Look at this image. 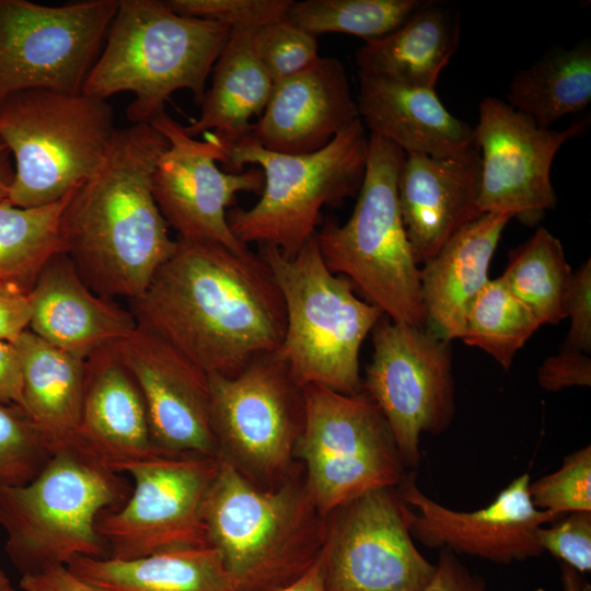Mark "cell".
<instances>
[{
	"label": "cell",
	"mask_w": 591,
	"mask_h": 591,
	"mask_svg": "<svg viewBox=\"0 0 591 591\" xmlns=\"http://www.w3.org/2000/svg\"><path fill=\"white\" fill-rule=\"evenodd\" d=\"M131 302L138 325L208 374L232 376L280 348L286 309L264 259L220 244L178 237L146 292Z\"/></svg>",
	"instance_id": "1"
},
{
	"label": "cell",
	"mask_w": 591,
	"mask_h": 591,
	"mask_svg": "<svg viewBox=\"0 0 591 591\" xmlns=\"http://www.w3.org/2000/svg\"><path fill=\"white\" fill-rule=\"evenodd\" d=\"M167 146L148 123L117 129L103 161L63 210V253L102 297L139 299L175 251L152 192Z\"/></svg>",
	"instance_id": "2"
},
{
	"label": "cell",
	"mask_w": 591,
	"mask_h": 591,
	"mask_svg": "<svg viewBox=\"0 0 591 591\" xmlns=\"http://www.w3.org/2000/svg\"><path fill=\"white\" fill-rule=\"evenodd\" d=\"M204 519L236 591H277L313 566L324 548L325 518L305 482L260 488L219 456Z\"/></svg>",
	"instance_id": "3"
},
{
	"label": "cell",
	"mask_w": 591,
	"mask_h": 591,
	"mask_svg": "<svg viewBox=\"0 0 591 591\" xmlns=\"http://www.w3.org/2000/svg\"><path fill=\"white\" fill-rule=\"evenodd\" d=\"M230 32L225 25L181 15L166 1L119 0L82 92L104 100L132 93L126 111L131 124H149L181 89L201 104Z\"/></svg>",
	"instance_id": "4"
},
{
	"label": "cell",
	"mask_w": 591,
	"mask_h": 591,
	"mask_svg": "<svg viewBox=\"0 0 591 591\" xmlns=\"http://www.w3.org/2000/svg\"><path fill=\"white\" fill-rule=\"evenodd\" d=\"M130 491L120 473L92 454L73 443L60 447L32 480L0 487L4 552L22 576L77 556L107 557L96 520Z\"/></svg>",
	"instance_id": "5"
},
{
	"label": "cell",
	"mask_w": 591,
	"mask_h": 591,
	"mask_svg": "<svg viewBox=\"0 0 591 591\" xmlns=\"http://www.w3.org/2000/svg\"><path fill=\"white\" fill-rule=\"evenodd\" d=\"M405 152L370 134L363 181L350 218L327 216L316 232L321 256L335 275L390 320L426 326L420 268L402 221L397 183Z\"/></svg>",
	"instance_id": "6"
},
{
	"label": "cell",
	"mask_w": 591,
	"mask_h": 591,
	"mask_svg": "<svg viewBox=\"0 0 591 591\" xmlns=\"http://www.w3.org/2000/svg\"><path fill=\"white\" fill-rule=\"evenodd\" d=\"M368 139L358 118L312 153L273 152L252 135L232 146L222 163L225 172L239 173L245 164H257L264 175L260 198L252 208L228 210L232 233L245 245L269 244L286 257L296 256L316 234L324 206L357 197L366 172Z\"/></svg>",
	"instance_id": "7"
},
{
	"label": "cell",
	"mask_w": 591,
	"mask_h": 591,
	"mask_svg": "<svg viewBox=\"0 0 591 591\" xmlns=\"http://www.w3.org/2000/svg\"><path fill=\"white\" fill-rule=\"evenodd\" d=\"M286 309L278 349L299 385L317 384L347 395L362 391L360 349L384 315L352 283L326 267L315 235L293 257L258 245Z\"/></svg>",
	"instance_id": "8"
},
{
	"label": "cell",
	"mask_w": 591,
	"mask_h": 591,
	"mask_svg": "<svg viewBox=\"0 0 591 591\" xmlns=\"http://www.w3.org/2000/svg\"><path fill=\"white\" fill-rule=\"evenodd\" d=\"M117 128L106 100L34 89L0 103V138L14 164L7 200L16 207L55 204L103 161Z\"/></svg>",
	"instance_id": "9"
},
{
	"label": "cell",
	"mask_w": 591,
	"mask_h": 591,
	"mask_svg": "<svg viewBox=\"0 0 591 591\" xmlns=\"http://www.w3.org/2000/svg\"><path fill=\"white\" fill-rule=\"evenodd\" d=\"M304 422L294 447L306 467L305 485L322 517L355 498L397 487L404 465L380 408L361 391L302 386Z\"/></svg>",
	"instance_id": "10"
},
{
	"label": "cell",
	"mask_w": 591,
	"mask_h": 591,
	"mask_svg": "<svg viewBox=\"0 0 591 591\" xmlns=\"http://www.w3.org/2000/svg\"><path fill=\"white\" fill-rule=\"evenodd\" d=\"M209 386L217 456L260 488L279 486L304 422L303 389L279 350L235 375L209 374Z\"/></svg>",
	"instance_id": "11"
},
{
	"label": "cell",
	"mask_w": 591,
	"mask_h": 591,
	"mask_svg": "<svg viewBox=\"0 0 591 591\" xmlns=\"http://www.w3.org/2000/svg\"><path fill=\"white\" fill-rule=\"evenodd\" d=\"M119 0H0V103L34 89L82 93Z\"/></svg>",
	"instance_id": "12"
},
{
	"label": "cell",
	"mask_w": 591,
	"mask_h": 591,
	"mask_svg": "<svg viewBox=\"0 0 591 591\" xmlns=\"http://www.w3.org/2000/svg\"><path fill=\"white\" fill-rule=\"evenodd\" d=\"M371 338L373 352L362 391L385 417L404 467H417L421 434L445 431L454 417L450 341L385 315Z\"/></svg>",
	"instance_id": "13"
},
{
	"label": "cell",
	"mask_w": 591,
	"mask_h": 591,
	"mask_svg": "<svg viewBox=\"0 0 591 591\" xmlns=\"http://www.w3.org/2000/svg\"><path fill=\"white\" fill-rule=\"evenodd\" d=\"M217 471L218 456L166 452L127 465L121 473L135 483L129 497L96 520L107 557L209 546L204 505Z\"/></svg>",
	"instance_id": "14"
},
{
	"label": "cell",
	"mask_w": 591,
	"mask_h": 591,
	"mask_svg": "<svg viewBox=\"0 0 591 591\" xmlns=\"http://www.w3.org/2000/svg\"><path fill=\"white\" fill-rule=\"evenodd\" d=\"M414 515L396 487L368 491L326 515V590L422 591L436 565L414 543Z\"/></svg>",
	"instance_id": "15"
},
{
	"label": "cell",
	"mask_w": 591,
	"mask_h": 591,
	"mask_svg": "<svg viewBox=\"0 0 591 591\" xmlns=\"http://www.w3.org/2000/svg\"><path fill=\"white\" fill-rule=\"evenodd\" d=\"M149 124L169 142L152 177L153 196L167 225L181 239L212 242L239 253L250 250L230 230L227 213L239 193H262L263 172L221 171L217 162L223 163L225 151L218 138L212 132H205L204 140L190 137L165 111Z\"/></svg>",
	"instance_id": "16"
},
{
	"label": "cell",
	"mask_w": 591,
	"mask_h": 591,
	"mask_svg": "<svg viewBox=\"0 0 591 591\" xmlns=\"http://www.w3.org/2000/svg\"><path fill=\"white\" fill-rule=\"evenodd\" d=\"M582 129L581 123L564 130L542 128L507 102L484 99L474 127L480 154V213L509 215L530 225L538 222L557 201L551 181L554 158Z\"/></svg>",
	"instance_id": "17"
},
{
	"label": "cell",
	"mask_w": 591,
	"mask_h": 591,
	"mask_svg": "<svg viewBox=\"0 0 591 591\" xmlns=\"http://www.w3.org/2000/svg\"><path fill=\"white\" fill-rule=\"evenodd\" d=\"M114 345L142 394L155 448L166 453L217 456L209 374L138 324Z\"/></svg>",
	"instance_id": "18"
},
{
	"label": "cell",
	"mask_w": 591,
	"mask_h": 591,
	"mask_svg": "<svg viewBox=\"0 0 591 591\" xmlns=\"http://www.w3.org/2000/svg\"><path fill=\"white\" fill-rule=\"evenodd\" d=\"M530 482V475L523 473L491 503L473 512L455 511L432 500L418 488L414 475H405L396 489L418 511L410 525L413 538L428 547L509 564L540 556L537 529L561 518L534 507Z\"/></svg>",
	"instance_id": "19"
},
{
	"label": "cell",
	"mask_w": 591,
	"mask_h": 591,
	"mask_svg": "<svg viewBox=\"0 0 591 591\" xmlns=\"http://www.w3.org/2000/svg\"><path fill=\"white\" fill-rule=\"evenodd\" d=\"M397 195L402 221L418 265L433 257L478 218L480 154L476 141L448 157L405 153Z\"/></svg>",
	"instance_id": "20"
},
{
	"label": "cell",
	"mask_w": 591,
	"mask_h": 591,
	"mask_svg": "<svg viewBox=\"0 0 591 591\" xmlns=\"http://www.w3.org/2000/svg\"><path fill=\"white\" fill-rule=\"evenodd\" d=\"M358 118L343 62L320 56L304 70L274 83L252 136L266 150L306 154L324 148Z\"/></svg>",
	"instance_id": "21"
},
{
	"label": "cell",
	"mask_w": 591,
	"mask_h": 591,
	"mask_svg": "<svg viewBox=\"0 0 591 591\" xmlns=\"http://www.w3.org/2000/svg\"><path fill=\"white\" fill-rule=\"evenodd\" d=\"M73 444L120 474L127 465L163 452L153 443L142 394L114 344L85 359Z\"/></svg>",
	"instance_id": "22"
},
{
	"label": "cell",
	"mask_w": 591,
	"mask_h": 591,
	"mask_svg": "<svg viewBox=\"0 0 591 591\" xmlns=\"http://www.w3.org/2000/svg\"><path fill=\"white\" fill-rule=\"evenodd\" d=\"M30 300L28 329L83 360L137 327L131 311L95 293L65 253L55 255L44 266L30 291Z\"/></svg>",
	"instance_id": "23"
},
{
	"label": "cell",
	"mask_w": 591,
	"mask_h": 591,
	"mask_svg": "<svg viewBox=\"0 0 591 591\" xmlns=\"http://www.w3.org/2000/svg\"><path fill=\"white\" fill-rule=\"evenodd\" d=\"M359 118L405 153L448 157L475 143L474 127L453 116L436 89L402 84L358 73Z\"/></svg>",
	"instance_id": "24"
},
{
	"label": "cell",
	"mask_w": 591,
	"mask_h": 591,
	"mask_svg": "<svg viewBox=\"0 0 591 591\" xmlns=\"http://www.w3.org/2000/svg\"><path fill=\"white\" fill-rule=\"evenodd\" d=\"M511 216L483 213L461 228L420 268L426 328L450 341L460 339L466 309L489 280L488 270Z\"/></svg>",
	"instance_id": "25"
},
{
	"label": "cell",
	"mask_w": 591,
	"mask_h": 591,
	"mask_svg": "<svg viewBox=\"0 0 591 591\" xmlns=\"http://www.w3.org/2000/svg\"><path fill=\"white\" fill-rule=\"evenodd\" d=\"M460 12L438 0L422 3L393 32L356 51L358 73L436 89L460 43Z\"/></svg>",
	"instance_id": "26"
},
{
	"label": "cell",
	"mask_w": 591,
	"mask_h": 591,
	"mask_svg": "<svg viewBox=\"0 0 591 591\" xmlns=\"http://www.w3.org/2000/svg\"><path fill=\"white\" fill-rule=\"evenodd\" d=\"M253 31L231 30L212 68L211 85L200 104V116L189 126H183L194 138L212 132L225 155L232 146L253 134L255 123L251 119L259 118L274 86L254 50Z\"/></svg>",
	"instance_id": "27"
},
{
	"label": "cell",
	"mask_w": 591,
	"mask_h": 591,
	"mask_svg": "<svg viewBox=\"0 0 591 591\" xmlns=\"http://www.w3.org/2000/svg\"><path fill=\"white\" fill-rule=\"evenodd\" d=\"M66 567L96 591H236L211 545L128 560L77 556Z\"/></svg>",
	"instance_id": "28"
},
{
	"label": "cell",
	"mask_w": 591,
	"mask_h": 591,
	"mask_svg": "<svg viewBox=\"0 0 591 591\" xmlns=\"http://www.w3.org/2000/svg\"><path fill=\"white\" fill-rule=\"evenodd\" d=\"M12 345L21 363L23 409L46 434L54 451L73 443L80 422L85 360L30 329Z\"/></svg>",
	"instance_id": "29"
},
{
	"label": "cell",
	"mask_w": 591,
	"mask_h": 591,
	"mask_svg": "<svg viewBox=\"0 0 591 591\" xmlns=\"http://www.w3.org/2000/svg\"><path fill=\"white\" fill-rule=\"evenodd\" d=\"M591 101V44L583 39L569 49L551 50L513 76L507 103L549 128L561 117L580 112Z\"/></svg>",
	"instance_id": "30"
},
{
	"label": "cell",
	"mask_w": 591,
	"mask_h": 591,
	"mask_svg": "<svg viewBox=\"0 0 591 591\" xmlns=\"http://www.w3.org/2000/svg\"><path fill=\"white\" fill-rule=\"evenodd\" d=\"M72 193L36 208L0 202V281L30 292L44 266L63 253L61 219Z\"/></svg>",
	"instance_id": "31"
},
{
	"label": "cell",
	"mask_w": 591,
	"mask_h": 591,
	"mask_svg": "<svg viewBox=\"0 0 591 591\" xmlns=\"http://www.w3.org/2000/svg\"><path fill=\"white\" fill-rule=\"evenodd\" d=\"M571 275L561 242L540 227L526 242L510 252L500 277L542 325H556L566 318L565 302Z\"/></svg>",
	"instance_id": "32"
},
{
	"label": "cell",
	"mask_w": 591,
	"mask_h": 591,
	"mask_svg": "<svg viewBox=\"0 0 591 591\" xmlns=\"http://www.w3.org/2000/svg\"><path fill=\"white\" fill-rule=\"evenodd\" d=\"M540 326L534 312L497 277L489 279L470 302L460 339L508 370Z\"/></svg>",
	"instance_id": "33"
},
{
	"label": "cell",
	"mask_w": 591,
	"mask_h": 591,
	"mask_svg": "<svg viewBox=\"0 0 591 591\" xmlns=\"http://www.w3.org/2000/svg\"><path fill=\"white\" fill-rule=\"evenodd\" d=\"M422 0H305L293 1L287 19L314 36L355 35L364 42L396 30Z\"/></svg>",
	"instance_id": "34"
},
{
	"label": "cell",
	"mask_w": 591,
	"mask_h": 591,
	"mask_svg": "<svg viewBox=\"0 0 591 591\" xmlns=\"http://www.w3.org/2000/svg\"><path fill=\"white\" fill-rule=\"evenodd\" d=\"M53 452L46 434L22 407L0 402V487L28 483Z\"/></svg>",
	"instance_id": "35"
},
{
	"label": "cell",
	"mask_w": 591,
	"mask_h": 591,
	"mask_svg": "<svg viewBox=\"0 0 591 591\" xmlns=\"http://www.w3.org/2000/svg\"><path fill=\"white\" fill-rule=\"evenodd\" d=\"M535 508L563 517L576 511H591V447L567 456L559 470L529 484Z\"/></svg>",
	"instance_id": "36"
},
{
	"label": "cell",
	"mask_w": 591,
	"mask_h": 591,
	"mask_svg": "<svg viewBox=\"0 0 591 591\" xmlns=\"http://www.w3.org/2000/svg\"><path fill=\"white\" fill-rule=\"evenodd\" d=\"M316 38L288 19L252 34L254 50L274 83L304 70L320 57Z\"/></svg>",
	"instance_id": "37"
},
{
	"label": "cell",
	"mask_w": 591,
	"mask_h": 591,
	"mask_svg": "<svg viewBox=\"0 0 591 591\" xmlns=\"http://www.w3.org/2000/svg\"><path fill=\"white\" fill-rule=\"evenodd\" d=\"M176 13L230 30H257L287 19L292 0H165Z\"/></svg>",
	"instance_id": "38"
},
{
	"label": "cell",
	"mask_w": 591,
	"mask_h": 591,
	"mask_svg": "<svg viewBox=\"0 0 591 591\" xmlns=\"http://www.w3.org/2000/svg\"><path fill=\"white\" fill-rule=\"evenodd\" d=\"M551 528H538L537 543L543 549L577 572L591 570V511L570 512Z\"/></svg>",
	"instance_id": "39"
},
{
	"label": "cell",
	"mask_w": 591,
	"mask_h": 591,
	"mask_svg": "<svg viewBox=\"0 0 591 591\" xmlns=\"http://www.w3.org/2000/svg\"><path fill=\"white\" fill-rule=\"evenodd\" d=\"M570 324L560 349L591 352V260L572 271L565 302Z\"/></svg>",
	"instance_id": "40"
},
{
	"label": "cell",
	"mask_w": 591,
	"mask_h": 591,
	"mask_svg": "<svg viewBox=\"0 0 591 591\" xmlns=\"http://www.w3.org/2000/svg\"><path fill=\"white\" fill-rule=\"evenodd\" d=\"M538 384L548 392H557L571 386L591 385L590 355L560 349L547 357L538 368Z\"/></svg>",
	"instance_id": "41"
},
{
	"label": "cell",
	"mask_w": 591,
	"mask_h": 591,
	"mask_svg": "<svg viewBox=\"0 0 591 591\" xmlns=\"http://www.w3.org/2000/svg\"><path fill=\"white\" fill-rule=\"evenodd\" d=\"M30 292L10 282L0 281V339L14 341L28 329Z\"/></svg>",
	"instance_id": "42"
},
{
	"label": "cell",
	"mask_w": 591,
	"mask_h": 591,
	"mask_svg": "<svg viewBox=\"0 0 591 591\" xmlns=\"http://www.w3.org/2000/svg\"><path fill=\"white\" fill-rule=\"evenodd\" d=\"M422 591H488V589L483 579L473 575L453 552L442 548L434 575Z\"/></svg>",
	"instance_id": "43"
},
{
	"label": "cell",
	"mask_w": 591,
	"mask_h": 591,
	"mask_svg": "<svg viewBox=\"0 0 591 591\" xmlns=\"http://www.w3.org/2000/svg\"><path fill=\"white\" fill-rule=\"evenodd\" d=\"M23 591H96L62 565L21 577Z\"/></svg>",
	"instance_id": "44"
},
{
	"label": "cell",
	"mask_w": 591,
	"mask_h": 591,
	"mask_svg": "<svg viewBox=\"0 0 591 591\" xmlns=\"http://www.w3.org/2000/svg\"><path fill=\"white\" fill-rule=\"evenodd\" d=\"M0 402L23 408L22 370L12 343L0 339Z\"/></svg>",
	"instance_id": "45"
},
{
	"label": "cell",
	"mask_w": 591,
	"mask_h": 591,
	"mask_svg": "<svg viewBox=\"0 0 591 591\" xmlns=\"http://www.w3.org/2000/svg\"><path fill=\"white\" fill-rule=\"evenodd\" d=\"M277 591H327L322 555L303 575Z\"/></svg>",
	"instance_id": "46"
},
{
	"label": "cell",
	"mask_w": 591,
	"mask_h": 591,
	"mask_svg": "<svg viewBox=\"0 0 591 591\" xmlns=\"http://www.w3.org/2000/svg\"><path fill=\"white\" fill-rule=\"evenodd\" d=\"M14 178V164L7 144L0 138V202L5 200Z\"/></svg>",
	"instance_id": "47"
},
{
	"label": "cell",
	"mask_w": 591,
	"mask_h": 591,
	"mask_svg": "<svg viewBox=\"0 0 591 591\" xmlns=\"http://www.w3.org/2000/svg\"><path fill=\"white\" fill-rule=\"evenodd\" d=\"M563 579L566 591H581L577 571L563 564Z\"/></svg>",
	"instance_id": "48"
},
{
	"label": "cell",
	"mask_w": 591,
	"mask_h": 591,
	"mask_svg": "<svg viewBox=\"0 0 591 591\" xmlns=\"http://www.w3.org/2000/svg\"><path fill=\"white\" fill-rule=\"evenodd\" d=\"M0 591H16L9 577L0 569Z\"/></svg>",
	"instance_id": "49"
}]
</instances>
